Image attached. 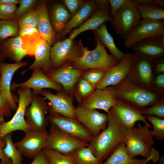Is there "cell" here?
<instances>
[{"label": "cell", "mask_w": 164, "mask_h": 164, "mask_svg": "<svg viewBox=\"0 0 164 164\" xmlns=\"http://www.w3.org/2000/svg\"><path fill=\"white\" fill-rule=\"evenodd\" d=\"M111 25L115 33L124 40L130 34L142 18L135 0L120 8L112 16Z\"/></svg>", "instance_id": "cell-5"}, {"label": "cell", "mask_w": 164, "mask_h": 164, "mask_svg": "<svg viewBox=\"0 0 164 164\" xmlns=\"http://www.w3.org/2000/svg\"><path fill=\"white\" fill-rule=\"evenodd\" d=\"M106 70L91 69L85 70L82 77L95 87L104 76Z\"/></svg>", "instance_id": "cell-40"}, {"label": "cell", "mask_w": 164, "mask_h": 164, "mask_svg": "<svg viewBox=\"0 0 164 164\" xmlns=\"http://www.w3.org/2000/svg\"><path fill=\"white\" fill-rule=\"evenodd\" d=\"M19 2L20 0H0V4L16 5Z\"/></svg>", "instance_id": "cell-53"}, {"label": "cell", "mask_w": 164, "mask_h": 164, "mask_svg": "<svg viewBox=\"0 0 164 164\" xmlns=\"http://www.w3.org/2000/svg\"><path fill=\"white\" fill-rule=\"evenodd\" d=\"M95 89V87L82 77L75 86L73 94L76 97L80 104L82 101L91 94Z\"/></svg>", "instance_id": "cell-35"}, {"label": "cell", "mask_w": 164, "mask_h": 164, "mask_svg": "<svg viewBox=\"0 0 164 164\" xmlns=\"http://www.w3.org/2000/svg\"><path fill=\"white\" fill-rule=\"evenodd\" d=\"M84 71L74 68L69 62H67L46 74L50 80L62 86L65 92L73 94L75 86L82 77Z\"/></svg>", "instance_id": "cell-13"}, {"label": "cell", "mask_w": 164, "mask_h": 164, "mask_svg": "<svg viewBox=\"0 0 164 164\" xmlns=\"http://www.w3.org/2000/svg\"><path fill=\"white\" fill-rule=\"evenodd\" d=\"M45 148L71 156L78 148L87 146L88 143L76 138L50 125Z\"/></svg>", "instance_id": "cell-8"}, {"label": "cell", "mask_w": 164, "mask_h": 164, "mask_svg": "<svg viewBox=\"0 0 164 164\" xmlns=\"http://www.w3.org/2000/svg\"><path fill=\"white\" fill-rule=\"evenodd\" d=\"M12 133L7 134L3 138L6 142L3 152L5 156L11 161L12 164H22V155L13 143Z\"/></svg>", "instance_id": "cell-34"}, {"label": "cell", "mask_w": 164, "mask_h": 164, "mask_svg": "<svg viewBox=\"0 0 164 164\" xmlns=\"http://www.w3.org/2000/svg\"><path fill=\"white\" fill-rule=\"evenodd\" d=\"M131 0H108L110 7V12L112 16L120 8L128 3Z\"/></svg>", "instance_id": "cell-46"}, {"label": "cell", "mask_w": 164, "mask_h": 164, "mask_svg": "<svg viewBox=\"0 0 164 164\" xmlns=\"http://www.w3.org/2000/svg\"><path fill=\"white\" fill-rule=\"evenodd\" d=\"M81 55L78 43L68 38L58 40L51 47L50 60L52 70L59 68L67 62H72Z\"/></svg>", "instance_id": "cell-6"}, {"label": "cell", "mask_w": 164, "mask_h": 164, "mask_svg": "<svg viewBox=\"0 0 164 164\" xmlns=\"http://www.w3.org/2000/svg\"><path fill=\"white\" fill-rule=\"evenodd\" d=\"M49 111L48 104L45 98L33 93L31 103L25 111V118L26 124L32 129L46 130L49 124L47 117Z\"/></svg>", "instance_id": "cell-7"}, {"label": "cell", "mask_w": 164, "mask_h": 164, "mask_svg": "<svg viewBox=\"0 0 164 164\" xmlns=\"http://www.w3.org/2000/svg\"><path fill=\"white\" fill-rule=\"evenodd\" d=\"M142 114L154 116L160 118L164 117V104L159 103L140 111Z\"/></svg>", "instance_id": "cell-44"}, {"label": "cell", "mask_w": 164, "mask_h": 164, "mask_svg": "<svg viewBox=\"0 0 164 164\" xmlns=\"http://www.w3.org/2000/svg\"><path fill=\"white\" fill-rule=\"evenodd\" d=\"M137 127L128 130L125 143L127 151L132 158L142 155L154 162L160 159L159 152L153 148L155 142L150 126L142 125L139 121Z\"/></svg>", "instance_id": "cell-2"}, {"label": "cell", "mask_w": 164, "mask_h": 164, "mask_svg": "<svg viewBox=\"0 0 164 164\" xmlns=\"http://www.w3.org/2000/svg\"><path fill=\"white\" fill-rule=\"evenodd\" d=\"M18 21L13 19L0 20V45L7 39L19 36Z\"/></svg>", "instance_id": "cell-33"}, {"label": "cell", "mask_w": 164, "mask_h": 164, "mask_svg": "<svg viewBox=\"0 0 164 164\" xmlns=\"http://www.w3.org/2000/svg\"><path fill=\"white\" fill-rule=\"evenodd\" d=\"M5 58L3 56L2 54L1 53V52L0 51V64L1 63L3 62L4 60H5ZM1 71H0V79L1 78Z\"/></svg>", "instance_id": "cell-54"}, {"label": "cell", "mask_w": 164, "mask_h": 164, "mask_svg": "<svg viewBox=\"0 0 164 164\" xmlns=\"http://www.w3.org/2000/svg\"><path fill=\"white\" fill-rule=\"evenodd\" d=\"M39 32L36 27L29 26L19 29V36H22Z\"/></svg>", "instance_id": "cell-49"}, {"label": "cell", "mask_w": 164, "mask_h": 164, "mask_svg": "<svg viewBox=\"0 0 164 164\" xmlns=\"http://www.w3.org/2000/svg\"><path fill=\"white\" fill-rule=\"evenodd\" d=\"M0 51L5 59L15 63L21 62L26 55L22 47L21 38L19 36L7 39L0 45Z\"/></svg>", "instance_id": "cell-27"}, {"label": "cell", "mask_w": 164, "mask_h": 164, "mask_svg": "<svg viewBox=\"0 0 164 164\" xmlns=\"http://www.w3.org/2000/svg\"><path fill=\"white\" fill-rule=\"evenodd\" d=\"M97 8L94 13L77 28L69 33V38L73 40L79 35L86 31L94 30L106 21H111L112 16L108 0H96Z\"/></svg>", "instance_id": "cell-14"}, {"label": "cell", "mask_w": 164, "mask_h": 164, "mask_svg": "<svg viewBox=\"0 0 164 164\" xmlns=\"http://www.w3.org/2000/svg\"><path fill=\"white\" fill-rule=\"evenodd\" d=\"M93 32L97 38L104 46L107 47L111 55L119 63L123 59L125 53L119 50L115 43L114 38L108 32L107 25L104 23Z\"/></svg>", "instance_id": "cell-28"}, {"label": "cell", "mask_w": 164, "mask_h": 164, "mask_svg": "<svg viewBox=\"0 0 164 164\" xmlns=\"http://www.w3.org/2000/svg\"><path fill=\"white\" fill-rule=\"evenodd\" d=\"M116 95L136 105L145 107L153 102L156 96L153 93L132 86H126L116 90Z\"/></svg>", "instance_id": "cell-22"}, {"label": "cell", "mask_w": 164, "mask_h": 164, "mask_svg": "<svg viewBox=\"0 0 164 164\" xmlns=\"http://www.w3.org/2000/svg\"><path fill=\"white\" fill-rule=\"evenodd\" d=\"M0 164H7L6 163H5V162L1 161L0 162Z\"/></svg>", "instance_id": "cell-55"}, {"label": "cell", "mask_w": 164, "mask_h": 164, "mask_svg": "<svg viewBox=\"0 0 164 164\" xmlns=\"http://www.w3.org/2000/svg\"><path fill=\"white\" fill-rule=\"evenodd\" d=\"M48 164H74L71 156L63 154L53 149H43Z\"/></svg>", "instance_id": "cell-37"}, {"label": "cell", "mask_w": 164, "mask_h": 164, "mask_svg": "<svg viewBox=\"0 0 164 164\" xmlns=\"http://www.w3.org/2000/svg\"><path fill=\"white\" fill-rule=\"evenodd\" d=\"M107 115L106 128L94 136L87 146L94 156L103 160L108 158L120 144L125 142L128 132L112 108Z\"/></svg>", "instance_id": "cell-1"}, {"label": "cell", "mask_w": 164, "mask_h": 164, "mask_svg": "<svg viewBox=\"0 0 164 164\" xmlns=\"http://www.w3.org/2000/svg\"><path fill=\"white\" fill-rule=\"evenodd\" d=\"M39 1L36 0H20L19 5L17 8L15 19H19L25 13L34 8Z\"/></svg>", "instance_id": "cell-41"}, {"label": "cell", "mask_w": 164, "mask_h": 164, "mask_svg": "<svg viewBox=\"0 0 164 164\" xmlns=\"http://www.w3.org/2000/svg\"><path fill=\"white\" fill-rule=\"evenodd\" d=\"M6 145V142L4 138L0 136V160L3 161L7 164H12L11 161L7 158L5 155L3 150Z\"/></svg>", "instance_id": "cell-48"}, {"label": "cell", "mask_w": 164, "mask_h": 164, "mask_svg": "<svg viewBox=\"0 0 164 164\" xmlns=\"http://www.w3.org/2000/svg\"><path fill=\"white\" fill-rule=\"evenodd\" d=\"M147 119L152 124L153 127L152 134L157 140L160 141L164 139V120L157 117L148 115Z\"/></svg>", "instance_id": "cell-39"}, {"label": "cell", "mask_w": 164, "mask_h": 164, "mask_svg": "<svg viewBox=\"0 0 164 164\" xmlns=\"http://www.w3.org/2000/svg\"><path fill=\"white\" fill-rule=\"evenodd\" d=\"M38 94L49 101V108L52 111L64 116L76 119L77 108L73 105V94L64 91L54 94L46 89L41 90Z\"/></svg>", "instance_id": "cell-12"}, {"label": "cell", "mask_w": 164, "mask_h": 164, "mask_svg": "<svg viewBox=\"0 0 164 164\" xmlns=\"http://www.w3.org/2000/svg\"><path fill=\"white\" fill-rule=\"evenodd\" d=\"M49 13L50 21L57 39H60L71 18V15L63 3L59 2H56L51 5Z\"/></svg>", "instance_id": "cell-24"}, {"label": "cell", "mask_w": 164, "mask_h": 164, "mask_svg": "<svg viewBox=\"0 0 164 164\" xmlns=\"http://www.w3.org/2000/svg\"><path fill=\"white\" fill-rule=\"evenodd\" d=\"M12 110L8 100L0 94V122L5 121V118L10 116Z\"/></svg>", "instance_id": "cell-45"}, {"label": "cell", "mask_w": 164, "mask_h": 164, "mask_svg": "<svg viewBox=\"0 0 164 164\" xmlns=\"http://www.w3.org/2000/svg\"><path fill=\"white\" fill-rule=\"evenodd\" d=\"M156 83L157 85L159 87L164 86V75L162 74L158 75L156 79Z\"/></svg>", "instance_id": "cell-52"}, {"label": "cell", "mask_w": 164, "mask_h": 164, "mask_svg": "<svg viewBox=\"0 0 164 164\" xmlns=\"http://www.w3.org/2000/svg\"><path fill=\"white\" fill-rule=\"evenodd\" d=\"M36 5L19 19L18 23L19 29L29 26L36 27L38 21L39 12Z\"/></svg>", "instance_id": "cell-38"}, {"label": "cell", "mask_w": 164, "mask_h": 164, "mask_svg": "<svg viewBox=\"0 0 164 164\" xmlns=\"http://www.w3.org/2000/svg\"><path fill=\"white\" fill-rule=\"evenodd\" d=\"M151 61L147 60L139 55L135 54L134 65L137 67L142 80L149 84L151 80L152 67Z\"/></svg>", "instance_id": "cell-32"}, {"label": "cell", "mask_w": 164, "mask_h": 164, "mask_svg": "<svg viewBox=\"0 0 164 164\" xmlns=\"http://www.w3.org/2000/svg\"><path fill=\"white\" fill-rule=\"evenodd\" d=\"M33 70L31 76L26 81L22 83L12 82L11 91H15L17 87L28 88L32 89L33 93L38 94L41 90L47 88L57 92L64 91L62 86L50 80L41 69H36Z\"/></svg>", "instance_id": "cell-19"}, {"label": "cell", "mask_w": 164, "mask_h": 164, "mask_svg": "<svg viewBox=\"0 0 164 164\" xmlns=\"http://www.w3.org/2000/svg\"><path fill=\"white\" fill-rule=\"evenodd\" d=\"M145 164H150V163H149L148 162V163H146Z\"/></svg>", "instance_id": "cell-56"}, {"label": "cell", "mask_w": 164, "mask_h": 164, "mask_svg": "<svg viewBox=\"0 0 164 164\" xmlns=\"http://www.w3.org/2000/svg\"><path fill=\"white\" fill-rule=\"evenodd\" d=\"M131 48L135 54L149 60L161 58L164 54V34L142 40Z\"/></svg>", "instance_id": "cell-20"}, {"label": "cell", "mask_w": 164, "mask_h": 164, "mask_svg": "<svg viewBox=\"0 0 164 164\" xmlns=\"http://www.w3.org/2000/svg\"><path fill=\"white\" fill-rule=\"evenodd\" d=\"M25 133L23 138L14 144L22 155L34 159L46 147L49 133L46 130L39 131L30 129Z\"/></svg>", "instance_id": "cell-11"}, {"label": "cell", "mask_w": 164, "mask_h": 164, "mask_svg": "<svg viewBox=\"0 0 164 164\" xmlns=\"http://www.w3.org/2000/svg\"><path fill=\"white\" fill-rule=\"evenodd\" d=\"M164 34V20L142 19L129 35L124 41L129 49L144 39Z\"/></svg>", "instance_id": "cell-10"}, {"label": "cell", "mask_w": 164, "mask_h": 164, "mask_svg": "<svg viewBox=\"0 0 164 164\" xmlns=\"http://www.w3.org/2000/svg\"><path fill=\"white\" fill-rule=\"evenodd\" d=\"M97 8V5L96 0L86 1L79 11L71 18L60 39H64L73 29L79 26L85 22L94 13Z\"/></svg>", "instance_id": "cell-26"}, {"label": "cell", "mask_w": 164, "mask_h": 164, "mask_svg": "<svg viewBox=\"0 0 164 164\" xmlns=\"http://www.w3.org/2000/svg\"><path fill=\"white\" fill-rule=\"evenodd\" d=\"M135 60V54H125L122 60L106 70L105 74L95 87L96 89H104L120 83L132 70Z\"/></svg>", "instance_id": "cell-15"}, {"label": "cell", "mask_w": 164, "mask_h": 164, "mask_svg": "<svg viewBox=\"0 0 164 164\" xmlns=\"http://www.w3.org/2000/svg\"><path fill=\"white\" fill-rule=\"evenodd\" d=\"M71 156L74 164H101L103 161L94 156L87 146L78 148Z\"/></svg>", "instance_id": "cell-30"}, {"label": "cell", "mask_w": 164, "mask_h": 164, "mask_svg": "<svg viewBox=\"0 0 164 164\" xmlns=\"http://www.w3.org/2000/svg\"><path fill=\"white\" fill-rule=\"evenodd\" d=\"M94 40L96 46L92 50L84 47L81 40H79L81 55L70 62L73 67L84 70L91 69L107 70L118 63L113 56L108 53L105 47L97 38L95 37Z\"/></svg>", "instance_id": "cell-3"}, {"label": "cell", "mask_w": 164, "mask_h": 164, "mask_svg": "<svg viewBox=\"0 0 164 164\" xmlns=\"http://www.w3.org/2000/svg\"><path fill=\"white\" fill-rule=\"evenodd\" d=\"M22 47L26 55L34 56L37 46L43 38L39 32L21 36Z\"/></svg>", "instance_id": "cell-36"}, {"label": "cell", "mask_w": 164, "mask_h": 164, "mask_svg": "<svg viewBox=\"0 0 164 164\" xmlns=\"http://www.w3.org/2000/svg\"><path fill=\"white\" fill-rule=\"evenodd\" d=\"M149 161L146 159L132 158L128 154L125 142L120 144L111 155L101 164H145Z\"/></svg>", "instance_id": "cell-29"}, {"label": "cell", "mask_w": 164, "mask_h": 164, "mask_svg": "<svg viewBox=\"0 0 164 164\" xmlns=\"http://www.w3.org/2000/svg\"><path fill=\"white\" fill-rule=\"evenodd\" d=\"M115 114L122 124L128 129L134 127L137 121H142L151 127L146 121L140 111L123 102L117 101L112 107Z\"/></svg>", "instance_id": "cell-23"}, {"label": "cell", "mask_w": 164, "mask_h": 164, "mask_svg": "<svg viewBox=\"0 0 164 164\" xmlns=\"http://www.w3.org/2000/svg\"><path fill=\"white\" fill-rule=\"evenodd\" d=\"M77 119L93 137L105 129L107 125L108 115L95 109L78 106L76 111Z\"/></svg>", "instance_id": "cell-17"}, {"label": "cell", "mask_w": 164, "mask_h": 164, "mask_svg": "<svg viewBox=\"0 0 164 164\" xmlns=\"http://www.w3.org/2000/svg\"><path fill=\"white\" fill-rule=\"evenodd\" d=\"M155 66V70L158 73L164 72V62L163 60H160L157 61Z\"/></svg>", "instance_id": "cell-51"}, {"label": "cell", "mask_w": 164, "mask_h": 164, "mask_svg": "<svg viewBox=\"0 0 164 164\" xmlns=\"http://www.w3.org/2000/svg\"><path fill=\"white\" fill-rule=\"evenodd\" d=\"M138 3L146 4L160 8L164 6V1L162 0H135Z\"/></svg>", "instance_id": "cell-47"}, {"label": "cell", "mask_w": 164, "mask_h": 164, "mask_svg": "<svg viewBox=\"0 0 164 164\" xmlns=\"http://www.w3.org/2000/svg\"><path fill=\"white\" fill-rule=\"evenodd\" d=\"M116 90L111 87L95 89L82 101L79 106L89 109L103 110L108 114L116 103Z\"/></svg>", "instance_id": "cell-16"}, {"label": "cell", "mask_w": 164, "mask_h": 164, "mask_svg": "<svg viewBox=\"0 0 164 164\" xmlns=\"http://www.w3.org/2000/svg\"><path fill=\"white\" fill-rule=\"evenodd\" d=\"M47 118L49 123L50 125L78 139L88 143L93 137L75 118L64 116L50 109Z\"/></svg>", "instance_id": "cell-9"}, {"label": "cell", "mask_w": 164, "mask_h": 164, "mask_svg": "<svg viewBox=\"0 0 164 164\" xmlns=\"http://www.w3.org/2000/svg\"><path fill=\"white\" fill-rule=\"evenodd\" d=\"M36 6L39 12V19L36 27L43 39L51 46H53L58 39L50 21L48 1H39Z\"/></svg>", "instance_id": "cell-21"}, {"label": "cell", "mask_w": 164, "mask_h": 164, "mask_svg": "<svg viewBox=\"0 0 164 164\" xmlns=\"http://www.w3.org/2000/svg\"><path fill=\"white\" fill-rule=\"evenodd\" d=\"M86 2L82 0H63L62 1L68 10L71 17L79 11Z\"/></svg>", "instance_id": "cell-43"}, {"label": "cell", "mask_w": 164, "mask_h": 164, "mask_svg": "<svg viewBox=\"0 0 164 164\" xmlns=\"http://www.w3.org/2000/svg\"><path fill=\"white\" fill-rule=\"evenodd\" d=\"M30 164H48L43 149L36 156Z\"/></svg>", "instance_id": "cell-50"}, {"label": "cell", "mask_w": 164, "mask_h": 164, "mask_svg": "<svg viewBox=\"0 0 164 164\" xmlns=\"http://www.w3.org/2000/svg\"><path fill=\"white\" fill-rule=\"evenodd\" d=\"M18 95V105L12 119L0 122V136L2 138L13 131L20 130L26 133L30 128L26 124L25 114L26 108L31 103L33 92L30 89L19 88L16 91Z\"/></svg>", "instance_id": "cell-4"}, {"label": "cell", "mask_w": 164, "mask_h": 164, "mask_svg": "<svg viewBox=\"0 0 164 164\" xmlns=\"http://www.w3.org/2000/svg\"><path fill=\"white\" fill-rule=\"evenodd\" d=\"M136 3L137 9L142 19L164 20V9L163 8Z\"/></svg>", "instance_id": "cell-31"}, {"label": "cell", "mask_w": 164, "mask_h": 164, "mask_svg": "<svg viewBox=\"0 0 164 164\" xmlns=\"http://www.w3.org/2000/svg\"><path fill=\"white\" fill-rule=\"evenodd\" d=\"M17 8L16 5L0 4V20L15 19Z\"/></svg>", "instance_id": "cell-42"}, {"label": "cell", "mask_w": 164, "mask_h": 164, "mask_svg": "<svg viewBox=\"0 0 164 164\" xmlns=\"http://www.w3.org/2000/svg\"><path fill=\"white\" fill-rule=\"evenodd\" d=\"M51 47L46 40L43 38L41 39L36 49L34 62L28 68L22 72V75L29 70L36 69H41L45 74L52 70L50 55Z\"/></svg>", "instance_id": "cell-25"}, {"label": "cell", "mask_w": 164, "mask_h": 164, "mask_svg": "<svg viewBox=\"0 0 164 164\" xmlns=\"http://www.w3.org/2000/svg\"><path fill=\"white\" fill-rule=\"evenodd\" d=\"M26 61L10 63L2 62L0 64L1 76L0 79V94L8 101L12 110L15 111L18 108L17 103L18 99L15 98L11 93V81L15 73L21 68L27 65Z\"/></svg>", "instance_id": "cell-18"}]
</instances>
